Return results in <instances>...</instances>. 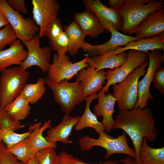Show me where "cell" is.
<instances>
[{"mask_svg":"<svg viewBox=\"0 0 164 164\" xmlns=\"http://www.w3.org/2000/svg\"><path fill=\"white\" fill-rule=\"evenodd\" d=\"M51 120L45 121L41 126L42 122L39 121L34 123L29 127L31 131L29 136L25 139L29 145L37 153L39 151L47 148L56 149V143L47 141L43 135V132L48 128L52 127Z\"/></svg>","mask_w":164,"mask_h":164,"instance_id":"obj_21","label":"cell"},{"mask_svg":"<svg viewBox=\"0 0 164 164\" xmlns=\"http://www.w3.org/2000/svg\"><path fill=\"white\" fill-rule=\"evenodd\" d=\"M74 158L71 154L65 151L60 152L58 155L56 164H73Z\"/></svg>","mask_w":164,"mask_h":164,"instance_id":"obj_39","label":"cell"},{"mask_svg":"<svg viewBox=\"0 0 164 164\" xmlns=\"http://www.w3.org/2000/svg\"><path fill=\"white\" fill-rule=\"evenodd\" d=\"M40 38L36 35L32 39L22 42L27 49V56L19 68L26 70L33 66L38 67L43 73L47 72L50 65L52 49L50 47L40 46Z\"/></svg>","mask_w":164,"mask_h":164,"instance_id":"obj_10","label":"cell"},{"mask_svg":"<svg viewBox=\"0 0 164 164\" xmlns=\"http://www.w3.org/2000/svg\"><path fill=\"white\" fill-rule=\"evenodd\" d=\"M83 2L87 9L95 14L108 32H110L112 28L121 31L123 21L118 11L107 6L100 0H83Z\"/></svg>","mask_w":164,"mask_h":164,"instance_id":"obj_13","label":"cell"},{"mask_svg":"<svg viewBox=\"0 0 164 164\" xmlns=\"http://www.w3.org/2000/svg\"><path fill=\"white\" fill-rule=\"evenodd\" d=\"M87 56L78 62L73 63L66 54L54 53L53 62L48 71L47 77L51 81L58 83L64 80H69L81 70L88 67Z\"/></svg>","mask_w":164,"mask_h":164,"instance_id":"obj_7","label":"cell"},{"mask_svg":"<svg viewBox=\"0 0 164 164\" xmlns=\"http://www.w3.org/2000/svg\"><path fill=\"white\" fill-rule=\"evenodd\" d=\"M161 0H123L118 12L123 21L121 31L132 36L141 22L152 12L163 8Z\"/></svg>","mask_w":164,"mask_h":164,"instance_id":"obj_2","label":"cell"},{"mask_svg":"<svg viewBox=\"0 0 164 164\" xmlns=\"http://www.w3.org/2000/svg\"><path fill=\"white\" fill-rule=\"evenodd\" d=\"M63 31L61 19L57 18L48 25L45 36L51 40L58 37Z\"/></svg>","mask_w":164,"mask_h":164,"instance_id":"obj_35","label":"cell"},{"mask_svg":"<svg viewBox=\"0 0 164 164\" xmlns=\"http://www.w3.org/2000/svg\"><path fill=\"white\" fill-rule=\"evenodd\" d=\"M123 1V0H109V7L118 11Z\"/></svg>","mask_w":164,"mask_h":164,"instance_id":"obj_41","label":"cell"},{"mask_svg":"<svg viewBox=\"0 0 164 164\" xmlns=\"http://www.w3.org/2000/svg\"><path fill=\"white\" fill-rule=\"evenodd\" d=\"M31 132V131H29L24 133L19 134L15 132L13 130H8L2 134L0 140L5 144L7 149H8L27 138Z\"/></svg>","mask_w":164,"mask_h":164,"instance_id":"obj_31","label":"cell"},{"mask_svg":"<svg viewBox=\"0 0 164 164\" xmlns=\"http://www.w3.org/2000/svg\"><path fill=\"white\" fill-rule=\"evenodd\" d=\"M148 60L144 62L120 82L112 85V94L118 103L119 111L132 110L137 101V83L139 78L147 70Z\"/></svg>","mask_w":164,"mask_h":164,"instance_id":"obj_3","label":"cell"},{"mask_svg":"<svg viewBox=\"0 0 164 164\" xmlns=\"http://www.w3.org/2000/svg\"><path fill=\"white\" fill-rule=\"evenodd\" d=\"M164 31V8L150 14L139 24L133 34L139 38H151Z\"/></svg>","mask_w":164,"mask_h":164,"instance_id":"obj_17","label":"cell"},{"mask_svg":"<svg viewBox=\"0 0 164 164\" xmlns=\"http://www.w3.org/2000/svg\"><path fill=\"white\" fill-rule=\"evenodd\" d=\"M17 39L14 31L9 24L0 30V51Z\"/></svg>","mask_w":164,"mask_h":164,"instance_id":"obj_34","label":"cell"},{"mask_svg":"<svg viewBox=\"0 0 164 164\" xmlns=\"http://www.w3.org/2000/svg\"><path fill=\"white\" fill-rule=\"evenodd\" d=\"M33 19L39 28V36L43 38L48 25L56 18L60 5L55 0H32Z\"/></svg>","mask_w":164,"mask_h":164,"instance_id":"obj_12","label":"cell"},{"mask_svg":"<svg viewBox=\"0 0 164 164\" xmlns=\"http://www.w3.org/2000/svg\"><path fill=\"white\" fill-rule=\"evenodd\" d=\"M38 164H56L58 155L55 149L47 148L39 151L35 157Z\"/></svg>","mask_w":164,"mask_h":164,"instance_id":"obj_33","label":"cell"},{"mask_svg":"<svg viewBox=\"0 0 164 164\" xmlns=\"http://www.w3.org/2000/svg\"><path fill=\"white\" fill-rule=\"evenodd\" d=\"M9 24L4 13L0 8V28L5 27Z\"/></svg>","mask_w":164,"mask_h":164,"instance_id":"obj_42","label":"cell"},{"mask_svg":"<svg viewBox=\"0 0 164 164\" xmlns=\"http://www.w3.org/2000/svg\"><path fill=\"white\" fill-rule=\"evenodd\" d=\"M45 84L52 91L55 101L66 114L69 115L75 106L85 100L86 97L83 95L79 82H70L64 80L56 83L47 77H45Z\"/></svg>","mask_w":164,"mask_h":164,"instance_id":"obj_5","label":"cell"},{"mask_svg":"<svg viewBox=\"0 0 164 164\" xmlns=\"http://www.w3.org/2000/svg\"><path fill=\"white\" fill-rule=\"evenodd\" d=\"M27 50L19 39H17L9 45V47L0 51V73L9 66H19L26 59Z\"/></svg>","mask_w":164,"mask_h":164,"instance_id":"obj_20","label":"cell"},{"mask_svg":"<svg viewBox=\"0 0 164 164\" xmlns=\"http://www.w3.org/2000/svg\"><path fill=\"white\" fill-rule=\"evenodd\" d=\"M97 98L98 94L97 93L92 94L86 97L85 100L86 103L85 109L74 127L76 131H78L87 127H91L94 129L98 134L101 131H105L102 122L98 120L97 116L91 112L90 109L91 102L93 100Z\"/></svg>","mask_w":164,"mask_h":164,"instance_id":"obj_24","label":"cell"},{"mask_svg":"<svg viewBox=\"0 0 164 164\" xmlns=\"http://www.w3.org/2000/svg\"><path fill=\"white\" fill-rule=\"evenodd\" d=\"M25 139L7 149V151L13 155L18 160L26 164L30 159L35 157L36 153L27 144Z\"/></svg>","mask_w":164,"mask_h":164,"instance_id":"obj_29","label":"cell"},{"mask_svg":"<svg viewBox=\"0 0 164 164\" xmlns=\"http://www.w3.org/2000/svg\"><path fill=\"white\" fill-rule=\"evenodd\" d=\"M29 72L18 67L8 68L0 77V110H3L20 94L27 84Z\"/></svg>","mask_w":164,"mask_h":164,"instance_id":"obj_6","label":"cell"},{"mask_svg":"<svg viewBox=\"0 0 164 164\" xmlns=\"http://www.w3.org/2000/svg\"><path fill=\"white\" fill-rule=\"evenodd\" d=\"M7 3L9 7L13 10L23 14H27L28 12L24 0H8Z\"/></svg>","mask_w":164,"mask_h":164,"instance_id":"obj_38","label":"cell"},{"mask_svg":"<svg viewBox=\"0 0 164 164\" xmlns=\"http://www.w3.org/2000/svg\"><path fill=\"white\" fill-rule=\"evenodd\" d=\"M119 162L125 164H134L133 159L131 157L129 156H127L125 158L121 159Z\"/></svg>","mask_w":164,"mask_h":164,"instance_id":"obj_43","label":"cell"},{"mask_svg":"<svg viewBox=\"0 0 164 164\" xmlns=\"http://www.w3.org/2000/svg\"><path fill=\"white\" fill-rule=\"evenodd\" d=\"M115 121L113 129L123 130L132 142L136 153L134 164H141L139 151L143 138L149 142H154L157 137L155 121L151 109L145 108L119 111Z\"/></svg>","mask_w":164,"mask_h":164,"instance_id":"obj_1","label":"cell"},{"mask_svg":"<svg viewBox=\"0 0 164 164\" xmlns=\"http://www.w3.org/2000/svg\"><path fill=\"white\" fill-rule=\"evenodd\" d=\"M0 8L14 31L17 38L22 42L32 39L39 31V27L33 19L24 18L19 12L11 8L7 1L0 0Z\"/></svg>","mask_w":164,"mask_h":164,"instance_id":"obj_8","label":"cell"},{"mask_svg":"<svg viewBox=\"0 0 164 164\" xmlns=\"http://www.w3.org/2000/svg\"><path fill=\"white\" fill-rule=\"evenodd\" d=\"M63 28L69 41L68 53L71 56L76 55L85 43V36L74 21L65 26Z\"/></svg>","mask_w":164,"mask_h":164,"instance_id":"obj_25","label":"cell"},{"mask_svg":"<svg viewBox=\"0 0 164 164\" xmlns=\"http://www.w3.org/2000/svg\"><path fill=\"white\" fill-rule=\"evenodd\" d=\"M26 164H38L37 162L35 157L30 159Z\"/></svg>","mask_w":164,"mask_h":164,"instance_id":"obj_44","label":"cell"},{"mask_svg":"<svg viewBox=\"0 0 164 164\" xmlns=\"http://www.w3.org/2000/svg\"><path fill=\"white\" fill-rule=\"evenodd\" d=\"M148 60L147 52L129 50L127 60L124 64L118 68L106 71L107 81L101 90L102 92L108 93L110 86L121 81L136 68Z\"/></svg>","mask_w":164,"mask_h":164,"instance_id":"obj_11","label":"cell"},{"mask_svg":"<svg viewBox=\"0 0 164 164\" xmlns=\"http://www.w3.org/2000/svg\"><path fill=\"white\" fill-rule=\"evenodd\" d=\"M155 87L164 94V68L161 66L155 71L152 80Z\"/></svg>","mask_w":164,"mask_h":164,"instance_id":"obj_37","label":"cell"},{"mask_svg":"<svg viewBox=\"0 0 164 164\" xmlns=\"http://www.w3.org/2000/svg\"><path fill=\"white\" fill-rule=\"evenodd\" d=\"M0 164H25L18 160L7 151L5 144L0 140Z\"/></svg>","mask_w":164,"mask_h":164,"instance_id":"obj_36","label":"cell"},{"mask_svg":"<svg viewBox=\"0 0 164 164\" xmlns=\"http://www.w3.org/2000/svg\"><path fill=\"white\" fill-rule=\"evenodd\" d=\"M73 19L85 36L96 38L106 31L97 17L90 9L75 13Z\"/></svg>","mask_w":164,"mask_h":164,"instance_id":"obj_18","label":"cell"},{"mask_svg":"<svg viewBox=\"0 0 164 164\" xmlns=\"http://www.w3.org/2000/svg\"><path fill=\"white\" fill-rule=\"evenodd\" d=\"M52 50L56 51L58 54H66L69 47V41L67 36L63 32L58 37L49 40Z\"/></svg>","mask_w":164,"mask_h":164,"instance_id":"obj_32","label":"cell"},{"mask_svg":"<svg viewBox=\"0 0 164 164\" xmlns=\"http://www.w3.org/2000/svg\"><path fill=\"white\" fill-rule=\"evenodd\" d=\"M104 69L97 71L95 68L88 66L80 70L76 75V81L79 82L85 97L97 93L103 88L106 80Z\"/></svg>","mask_w":164,"mask_h":164,"instance_id":"obj_15","label":"cell"},{"mask_svg":"<svg viewBox=\"0 0 164 164\" xmlns=\"http://www.w3.org/2000/svg\"><path fill=\"white\" fill-rule=\"evenodd\" d=\"M29 103L20 94L3 110L7 112L17 121L25 119L30 113Z\"/></svg>","mask_w":164,"mask_h":164,"instance_id":"obj_28","label":"cell"},{"mask_svg":"<svg viewBox=\"0 0 164 164\" xmlns=\"http://www.w3.org/2000/svg\"><path fill=\"white\" fill-rule=\"evenodd\" d=\"M25 125L16 120L4 110H0V127L2 133L9 130L14 131L21 129Z\"/></svg>","mask_w":164,"mask_h":164,"instance_id":"obj_30","label":"cell"},{"mask_svg":"<svg viewBox=\"0 0 164 164\" xmlns=\"http://www.w3.org/2000/svg\"><path fill=\"white\" fill-rule=\"evenodd\" d=\"M118 162V160H108L101 162L99 164H90L84 162L82 160L75 158L73 164H116Z\"/></svg>","mask_w":164,"mask_h":164,"instance_id":"obj_40","label":"cell"},{"mask_svg":"<svg viewBox=\"0 0 164 164\" xmlns=\"http://www.w3.org/2000/svg\"><path fill=\"white\" fill-rule=\"evenodd\" d=\"M80 117H73L65 114L61 122L54 127L50 128L45 137L48 141L55 143L60 142L67 144L70 143L69 138L72 129L79 120Z\"/></svg>","mask_w":164,"mask_h":164,"instance_id":"obj_19","label":"cell"},{"mask_svg":"<svg viewBox=\"0 0 164 164\" xmlns=\"http://www.w3.org/2000/svg\"><path fill=\"white\" fill-rule=\"evenodd\" d=\"M144 138L139 151L141 164H164V147L154 148L148 145Z\"/></svg>","mask_w":164,"mask_h":164,"instance_id":"obj_26","label":"cell"},{"mask_svg":"<svg viewBox=\"0 0 164 164\" xmlns=\"http://www.w3.org/2000/svg\"><path fill=\"white\" fill-rule=\"evenodd\" d=\"M2 133V130L1 128L0 127V138H1Z\"/></svg>","mask_w":164,"mask_h":164,"instance_id":"obj_45","label":"cell"},{"mask_svg":"<svg viewBox=\"0 0 164 164\" xmlns=\"http://www.w3.org/2000/svg\"><path fill=\"white\" fill-rule=\"evenodd\" d=\"M45 78L39 77L34 84H26L20 95L30 104L36 103L41 99L46 91Z\"/></svg>","mask_w":164,"mask_h":164,"instance_id":"obj_27","label":"cell"},{"mask_svg":"<svg viewBox=\"0 0 164 164\" xmlns=\"http://www.w3.org/2000/svg\"><path fill=\"white\" fill-rule=\"evenodd\" d=\"M97 139L84 136L79 138V144L81 149L84 151L91 150L94 146H99L105 149L107 154L104 159L109 158L115 153H123L134 159L136 153L134 149L130 148L127 143L126 133L114 138L104 131L100 132Z\"/></svg>","mask_w":164,"mask_h":164,"instance_id":"obj_4","label":"cell"},{"mask_svg":"<svg viewBox=\"0 0 164 164\" xmlns=\"http://www.w3.org/2000/svg\"><path fill=\"white\" fill-rule=\"evenodd\" d=\"M149 62L147 70L143 78L137 83V101L133 108L143 109L147 106L149 99L153 100V96L149 89L154 75L157 70L161 66L164 60V54L161 50L157 49L147 52Z\"/></svg>","mask_w":164,"mask_h":164,"instance_id":"obj_9","label":"cell"},{"mask_svg":"<svg viewBox=\"0 0 164 164\" xmlns=\"http://www.w3.org/2000/svg\"><path fill=\"white\" fill-rule=\"evenodd\" d=\"M157 49L164 51V32L151 38H139L137 41H131L126 46L118 47L111 52L117 55L128 50L148 52Z\"/></svg>","mask_w":164,"mask_h":164,"instance_id":"obj_22","label":"cell"},{"mask_svg":"<svg viewBox=\"0 0 164 164\" xmlns=\"http://www.w3.org/2000/svg\"><path fill=\"white\" fill-rule=\"evenodd\" d=\"M87 56L88 66L98 71L104 69L112 70L121 67L126 61L128 53L124 51L116 55L111 52L101 55Z\"/></svg>","mask_w":164,"mask_h":164,"instance_id":"obj_23","label":"cell"},{"mask_svg":"<svg viewBox=\"0 0 164 164\" xmlns=\"http://www.w3.org/2000/svg\"><path fill=\"white\" fill-rule=\"evenodd\" d=\"M97 98L98 103L93 107L94 114L97 117H103L101 122L105 131L109 133L115 123L113 115L115 112L114 107L116 100L112 94L103 92L101 90L99 91Z\"/></svg>","mask_w":164,"mask_h":164,"instance_id":"obj_16","label":"cell"},{"mask_svg":"<svg viewBox=\"0 0 164 164\" xmlns=\"http://www.w3.org/2000/svg\"><path fill=\"white\" fill-rule=\"evenodd\" d=\"M110 39L103 44L93 45L86 42L82 47L88 56L101 55L115 50L118 47L124 46L129 42L137 41L139 38L123 34L112 28L110 31Z\"/></svg>","mask_w":164,"mask_h":164,"instance_id":"obj_14","label":"cell"}]
</instances>
